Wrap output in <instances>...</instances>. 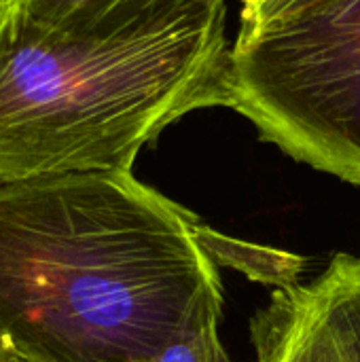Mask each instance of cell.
Segmentation results:
<instances>
[{"instance_id": "cell-1", "label": "cell", "mask_w": 360, "mask_h": 362, "mask_svg": "<svg viewBox=\"0 0 360 362\" xmlns=\"http://www.w3.org/2000/svg\"><path fill=\"white\" fill-rule=\"evenodd\" d=\"M219 233L132 172L0 182V339L38 362H138L219 325Z\"/></svg>"}, {"instance_id": "cell-2", "label": "cell", "mask_w": 360, "mask_h": 362, "mask_svg": "<svg viewBox=\"0 0 360 362\" xmlns=\"http://www.w3.org/2000/svg\"><path fill=\"white\" fill-rule=\"evenodd\" d=\"M227 0L117 34L51 30L11 6L0 17V182L132 172L180 117L227 106Z\"/></svg>"}, {"instance_id": "cell-3", "label": "cell", "mask_w": 360, "mask_h": 362, "mask_svg": "<svg viewBox=\"0 0 360 362\" xmlns=\"http://www.w3.org/2000/svg\"><path fill=\"white\" fill-rule=\"evenodd\" d=\"M225 91L267 142L360 187V0H289L242 23Z\"/></svg>"}, {"instance_id": "cell-4", "label": "cell", "mask_w": 360, "mask_h": 362, "mask_svg": "<svg viewBox=\"0 0 360 362\" xmlns=\"http://www.w3.org/2000/svg\"><path fill=\"white\" fill-rule=\"evenodd\" d=\"M250 333L255 362H360V257L335 255L314 280L276 286Z\"/></svg>"}, {"instance_id": "cell-5", "label": "cell", "mask_w": 360, "mask_h": 362, "mask_svg": "<svg viewBox=\"0 0 360 362\" xmlns=\"http://www.w3.org/2000/svg\"><path fill=\"white\" fill-rule=\"evenodd\" d=\"M210 0H13L34 21L76 36H117L174 19Z\"/></svg>"}, {"instance_id": "cell-6", "label": "cell", "mask_w": 360, "mask_h": 362, "mask_svg": "<svg viewBox=\"0 0 360 362\" xmlns=\"http://www.w3.org/2000/svg\"><path fill=\"white\" fill-rule=\"evenodd\" d=\"M138 362H231V358L221 344L219 325H208L172 341L155 356Z\"/></svg>"}, {"instance_id": "cell-7", "label": "cell", "mask_w": 360, "mask_h": 362, "mask_svg": "<svg viewBox=\"0 0 360 362\" xmlns=\"http://www.w3.org/2000/svg\"><path fill=\"white\" fill-rule=\"evenodd\" d=\"M286 2L289 0H242V23L259 21Z\"/></svg>"}, {"instance_id": "cell-8", "label": "cell", "mask_w": 360, "mask_h": 362, "mask_svg": "<svg viewBox=\"0 0 360 362\" xmlns=\"http://www.w3.org/2000/svg\"><path fill=\"white\" fill-rule=\"evenodd\" d=\"M6 362H38V361H32V358H28V356H21V354H15V352L6 350Z\"/></svg>"}, {"instance_id": "cell-9", "label": "cell", "mask_w": 360, "mask_h": 362, "mask_svg": "<svg viewBox=\"0 0 360 362\" xmlns=\"http://www.w3.org/2000/svg\"><path fill=\"white\" fill-rule=\"evenodd\" d=\"M11 4H13V0H0V17L11 8Z\"/></svg>"}, {"instance_id": "cell-10", "label": "cell", "mask_w": 360, "mask_h": 362, "mask_svg": "<svg viewBox=\"0 0 360 362\" xmlns=\"http://www.w3.org/2000/svg\"><path fill=\"white\" fill-rule=\"evenodd\" d=\"M0 362H6V348H4L2 339H0Z\"/></svg>"}]
</instances>
